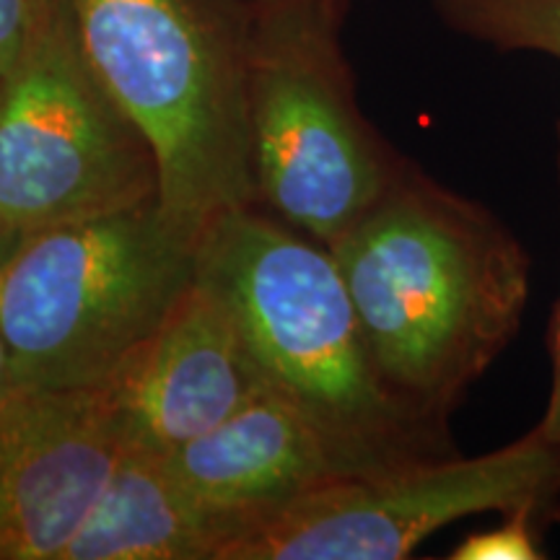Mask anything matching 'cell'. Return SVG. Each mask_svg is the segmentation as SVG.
<instances>
[{
	"label": "cell",
	"instance_id": "obj_1",
	"mask_svg": "<svg viewBox=\"0 0 560 560\" xmlns=\"http://www.w3.org/2000/svg\"><path fill=\"white\" fill-rule=\"evenodd\" d=\"M327 249L384 384L446 429L462 392L520 332L529 299L522 242L480 202L402 161L382 198Z\"/></svg>",
	"mask_w": 560,
	"mask_h": 560
},
{
	"label": "cell",
	"instance_id": "obj_2",
	"mask_svg": "<svg viewBox=\"0 0 560 560\" xmlns=\"http://www.w3.org/2000/svg\"><path fill=\"white\" fill-rule=\"evenodd\" d=\"M198 280L234 314L262 380L369 475L452 457L444 425L384 384L332 252L262 206L223 213L198 242Z\"/></svg>",
	"mask_w": 560,
	"mask_h": 560
},
{
	"label": "cell",
	"instance_id": "obj_3",
	"mask_svg": "<svg viewBox=\"0 0 560 560\" xmlns=\"http://www.w3.org/2000/svg\"><path fill=\"white\" fill-rule=\"evenodd\" d=\"M83 55L149 138L159 206L195 242L257 206L249 143V0H58Z\"/></svg>",
	"mask_w": 560,
	"mask_h": 560
},
{
	"label": "cell",
	"instance_id": "obj_4",
	"mask_svg": "<svg viewBox=\"0 0 560 560\" xmlns=\"http://www.w3.org/2000/svg\"><path fill=\"white\" fill-rule=\"evenodd\" d=\"M198 280V242L159 200L19 236L0 335L19 387H107Z\"/></svg>",
	"mask_w": 560,
	"mask_h": 560
},
{
	"label": "cell",
	"instance_id": "obj_5",
	"mask_svg": "<svg viewBox=\"0 0 560 560\" xmlns=\"http://www.w3.org/2000/svg\"><path fill=\"white\" fill-rule=\"evenodd\" d=\"M346 13L348 0L257 5L249 45L257 206L325 247L366 215L402 164L355 102Z\"/></svg>",
	"mask_w": 560,
	"mask_h": 560
},
{
	"label": "cell",
	"instance_id": "obj_6",
	"mask_svg": "<svg viewBox=\"0 0 560 560\" xmlns=\"http://www.w3.org/2000/svg\"><path fill=\"white\" fill-rule=\"evenodd\" d=\"M149 200H159L156 153L52 0L0 81V223L24 236Z\"/></svg>",
	"mask_w": 560,
	"mask_h": 560
},
{
	"label": "cell",
	"instance_id": "obj_7",
	"mask_svg": "<svg viewBox=\"0 0 560 560\" xmlns=\"http://www.w3.org/2000/svg\"><path fill=\"white\" fill-rule=\"evenodd\" d=\"M560 493V452L532 429L480 457L457 454L350 475L252 516L219 560H400L446 524L542 509Z\"/></svg>",
	"mask_w": 560,
	"mask_h": 560
},
{
	"label": "cell",
	"instance_id": "obj_8",
	"mask_svg": "<svg viewBox=\"0 0 560 560\" xmlns=\"http://www.w3.org/2000/svg\"><path fill=\"white\" fill-rule=\"evenodd\" d=\"M125 446L112 384H16L0 402V560H62Z\"/></svg>",
	"mask_w": 560,
	"mask_h": 560
},
{
	"label": "cell",
	"instance_id": "obj_9",
	"mask_svg": "<svg viewBox=\"0 0 560 560\" xmlns=\"http://www.w3.org/2000/svg\"><path fill=\"white\" fill-rule=\"evenodd\" d=\"M265 387L234 314L202 280L112 382L128 444L170 454Z\"/></svg>",
	"mask_w": 560,
	"mask_h": 560
},
{
	"label": "cell",
	"instance_id": "obj_10",
	"mask_svg": "<svg viewBox=\"0 0 560 560\" xmlns=\"http://www.w3.org/2000/svg\"><path fill=\"white\" fill-rule=\"evenodd\" d=\"M182 486L234 532L252 516L348 478L325 436L268 384L215 429L166 454ZM229 542V540H226Z\"/></svg>",
	"mask_w": 560,
	"mask_h": 560
},
{
	"label": "cell",
	"instance_id": "obj_11",
	"mask_svg": "<svg viewBox=\"0 0 560 560\" xmlns=\"http://www.w3.org/2000/svg\"><path fill=\"white\" fill-rule=\"evenodd\" d=\"M234 524L195 499L166 454L128 444L62 560H219Z\"/></svg>",
	"mask_w": 560,
	"mask_h": 560
},
{
	"label": "cell",
	"instance_id": "obj_12",
	"mask_svg": "<svg viewBox=\"0 0 560 560\" xmlns=\"http://www.w3.org/2000/svg\"><path fill=\"white\" fill-rule=\"evenodd\" d=\"M452 32L499 52L560 60V0H429Z\"/></svg>",
	"mask_w": 560,
	"mask_h": 560
},
{
	"label": "cell",
	"instance_id": "obj_13",
	"mask_svg": "<svg viewBox=\"0 0 560 560\" xmlns=\"http://www.w3.org/2000/svg\"><path fill=\"white\" fill-rule=\"evenodd\" d=\"M537 506H522L511 511L501 527L470 535L454 548V560H537L542 558L535 532Z\"/></svg>",
	"mask_w": 560,
	"mask_h": 560
},
{
	"label": "cell",
	"instance_id": "obj_14",
	"mask_svg": "<svg viewBox=\"0 0 560 560\" xmlns=\"http://www.w3.org/2000/svg\"><path fill=\"white\" fill-rule=\"evenodd\" d=\"M52 0H0V81L26 52Z\"/></svg>",
	"mask_w": 560,
	"mask_h": 560
},
{
	"label": "cell",
	"instance_id": "obj_15",
	"mask_svg": "<svg viewBox=\"0 0 560 560\" xmlns=\"http://www.w3.org/2000/svg\"><path fill=\"white\" fill-rule=\"evenodd\" d=\"M556 166H558V190H560V122H558V145H556ZM550 353H552V387L550 400L545 408V416L535 431L548 441L552 450L560 452V301L556 306V319H552V338H550Z\"/></svg>",
	"mask_w": 560,
	"mask_h": 560
},
{
	"label": "cell",
	"instance_id": "obj_16",
	"mask_svg": "<svg viewBox=\"0 0 560 560\" xmlns=\"http://www.w3.org/2000/svg\"><path fill=\"white\" fill-rule=\"evenodd\" d=\"M13 387H16V382H13L11 355H9V348H5L3 335H0V402L11 395Z\"/></svg>",
	"mask_w": 560,
	"mask_h": 560
},
{
	"label": "cell",
	"instance_id": "obj_17",
	"mask_svg": "<svg viewBox=\"0 0 560 560\" xmlns=\"http://www.w3.org/2000/svg\"><path fill=\"white\" fill-rule=\"evenodd\" d=\"M16 242H19V236L13 234V231L5 229L3 223H0V265H3L5 260H9L11 249L16 247Z\"/></svg>",
	"mask_w": 560,
	"mask_h": 560
},
{
	"label": "cell",
	"instance_id": "obj_18",
	"mask_svg": "<svg viewBox=\"0 0 560 560\" xmlns=\"http://www.w3.org/2000/svg\"><path fill=\"white\" fill-rule=\"evenodd\" d=\"M249 3H252V5H255V9H257V5H268V3H278V0H249Z\"/></svg>",
	"mask_w": 560,
	"mask_h": 560
}]
</instances>
